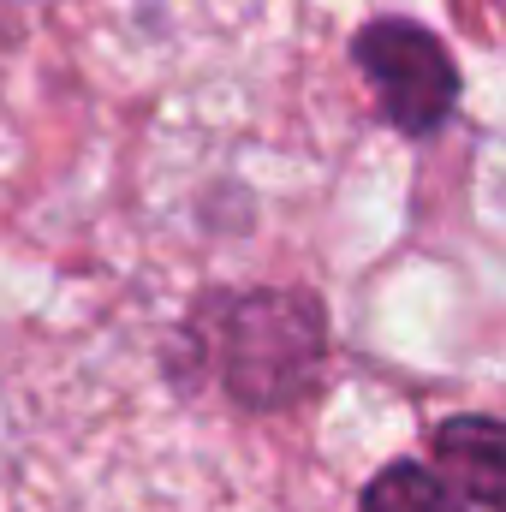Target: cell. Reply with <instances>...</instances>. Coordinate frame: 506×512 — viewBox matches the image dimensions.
<instances>
[{
	"instance_id": "cell-4",
	"label": "cell",
	"mask_w": 506,
	"mask_h": 512,
	"mask_svg": "<svg viewBox=\"0 0 506 512\" xmlns=\"http://www.w3.org/2000/svg\"><path fill=\"white\" fill-rule=\"evenodd\" d=\"M358 507L364 512H471L465 495H459L441 471H429V465H417V459L381 465L376 477L364 483Z\"/></svg>"
},
{
	"instance_id": "cell-1",
	"label": "cell",
	"mask_w": 506,
	"mask_h": 512,
	"mask_svg": "<svg viewBox=\"0 0 506 512\" xmlns=\"http://www.w3.org/2000/svg\"><path fill=\"white\" fill-rule=\"evenodd\" d=\"M185 340L197 346V370H215L233 405L251 417L292 411L322 387L328 364V310L304 286H256V292H209Z\"/></svg>"
},
{
	"instance_id": "cell-3",
	"label": "cell",
	"mask_w": 506,
	"mask_h": 512,
	"mask_svg": "<svg viewBox=\"0 0 506 512\" xmlns=\"http://www.w3.org/2000/svg\"><path fill=\"white\" fill-rule=\"evenodd\" d=\"M435 471L483 512H506V417L459 411L429 429Z\"/></svg>"
},
{
	"instance_id": "cell-2",
	"label": "cell",
	"mask_w": 506,
	"mask_h": 512,
	"mask_svg": "<svg viewBox=\"0 0 506 512\" xmlns=\"http://www.w3.org/2000/svg\"><path fill=\"white\" fill-rule=\"evenodd\" d=\"M352 60L376 90L381 120L405 137H435L459 108V66L447 42L411 18H370L352 36Z\"/></svg>"
}]
</instances>
